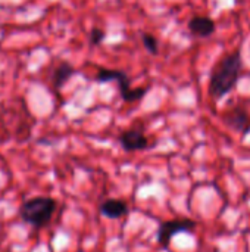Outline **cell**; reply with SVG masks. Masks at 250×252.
Here are the masks:
<instances>
[{"label": "cell", "instance_id": "obj_1", "mask_svg": "<svg viewBox=\"0 0 250 252\" xmlns=\"http://www.w3.org/2000/svg\"><path fill=\"white\" fill-rule=\"evenodd\" d=\"M243 71V58L242 50L237 49L225 55L212 69L208 93L214 100L224 99L239 83V78Z\"/></svg>", "mask_w": 250, "mask_h": 252}, {"label": "cell", "instance_id": "obj_2", "mask_svg": "<svg viewBox=\"0 0 250 252\" xmlns=\"http://www.w3.org/2000/svg\"><path fill=\"white\" fill-rule=\"evenodd\" d=\"M57 202L49 196H35L28 199L19 210L22 221L31 224L32 227H43L50 223Z\"/></svg>", "mask_w": 250, "mask_h": 252}, {"label": "cell", "instance_id": "obj_3", "mask_svg": "<svg viewBox=\"0 0 250 252\" xmlns=\"http://www.w3.org/2000/svg\"><path fill=\"white\" fill-rule=\"evenodd\" d=\"M94 80L97 83H109V81H116L118 89H119V96L124 102L133 103L141 100L150 87H131L130 77L125 71L122 69H112V68H99Z\"/></svg>", "mask_w": 250, "mask_h": 252}, {"label": "cell", "instance_id": "obj_4", "mask_svg": "<svg viewBox=\"0 0 250 252\" xmlns=\"http://www.w3.org/2000/svg\"><path fill=\"white\" fill-rule=\"evenodd\" d=\"M197 223L192 219H174V220H167L164 221L159 229H158V242L159 245L167 250L169 248V244L172 238L178 233H186V232H193L196 229Z\"/></svg>", "mask_w": 250, "mask_h": 252}, {"label": "cell", "instance_id": "obj_5", "mask_svg": "<svg viewBox=\"0 0 250 252\" xmlns=\"http://www.w3.org/2000/svg\"><path fill=\"white\" fill-rule=\"evenodd\" d=\"M222 121L224 124L234 130L245 134L250 133V114L248 112V109L242 108V106H231L230 109H227L222 114Z\"/></svg>", "mask_w": 250, "mask_h": 252}, {"label": "cell", "instance_id": "obj_6", "mask_svg": "<svg viewBox=\"0 0 250 252\" xmlns=\"http://www.w3.org/2000/svg\"><path fill=\"white\" fill-rule=\"evenodd\" d=\"M118 142L125 152H139L149 148V139L140 128H128L122 131L118 137Z\"/></svg>", "mask_w": 250, "mask_h": 252}, {"label": "cell", "instance_id": "obj_7", "mask_svg": "<svg viewBox=\"0 0 250 252\" xmlns=\"http://www.w3.org/2000/svg\"><path fill=\"white\" fill-rule=\"evenodd\" d=\"M189 31L192 32V35L194 37H202L206 38L209 35H212L217 30V24L212 18L209 16H193L189 24H187Z\"/></svg>", "mask_w": 250, "mask_h": 252}, {"label": "cell", "instance_id": "obj_8", "mask_svg": "<svg viewBox=\"0 0 250 252\" xmlns=\"http://www.w3.org/2000/svg\"><path fill=\"white\" fill-rule=\"evenodd\" d=\"M100 213L108 219H121L128 214V205L122 199L109 198L100 204Z\"/></svg>", "mask_w": 250, "mask_h": 252}, {"label": "cell", "instance_id": "obj_9", "mask_svg": "<svg viewBox=\"0 0 250 252\" xmlns=\"http://www.w3.org/2000/svg\"><path fill=\"white\" fill-rule=\"evenodd\" d=\"M75 72H77V69L74 68L72 63H69L66 61H62L53 71V75H52L53 87L55 89H62L72 78V75H75Z\"/></svg>", "mask_w": 250, "mask_h": 252}, {"label": "cell", "instance_id": "obj_10", "mask_svg": "<svg viewBox=\"0 0 250 252\" xmlns=\"http://www.w3.org/2000/svg\"><path fill=\"white\" fill-rule=\"evenodd\" d=\"M141 41L144 49L150 53V55H158L159 53V41L158 38L150 34V32H141Z\"/></svg>", "mask_w": 250, "mask_h": 252}, {"label": "cell", "instance_id": "obj_11", "mask_svg": "<svg viewBox=\"0 0 250 252\" xmlns=\"http://www.w3.org/2000/svg\"><path fill=\"white\" fill-rule=\"evenodd\" d=\"M88 38H90V44H91V46H99V44H102V43L105 41V38H106V31H105L103 28L94 27V28H91Z\"/></svg>", "mask_w": 250, "mask_h": 252}]
</instances>
